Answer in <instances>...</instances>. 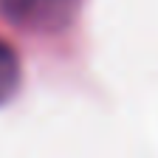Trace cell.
I'll list each match as a JSON object with an SVG mask.
<instances>
[{
    "label": "cell",
    "mask_w": 158,
    "mask_h": 158,
    "mask_svg": "<svg viewBox=\"0 0 158 158\" xmlns=\"http://www.w3.org/2000/svg\"><path fill=\"white\" fill-rule=\"evenodd\" d=\"M20 82V65H17V54L0 43V102H6V99L14 93Z\"/></svg>",
    "instance_id": "6da1fadb"
}]
</instances>
